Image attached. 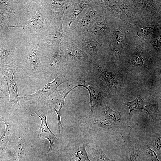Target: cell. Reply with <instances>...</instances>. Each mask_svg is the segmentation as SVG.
I'll return each instance as SVG.
<instances>
[{"label":"cell","instance_id":"obj_9","mask_svg":"<svg viewBox=\"0 0 161 161\" xmlns=\"http://www.w3.org/2000/svg\"><path fill=\"white\" fill-rule=\"evenodd\" d=\"M19 68L20 66L16 61L8 64H0V71L7 84L10 105L16 109L19 108L21 100L23 99V97L18 95L17 85L13 78L14 75Z\"/></svg>","mask_w":161,"mask_h":161},{"label":"cell","instance_id":"obj_13","mask_svg":"<svg viewBox=\"0 0 161 161\" xmlns=\"http://www.w3.org/2000/svg\"><path fill=\"white\" fill-rule=\"evenodd\" d=\"M74 89L68 87L63 91L57 90L45 100L49 105L50 112L55 111L56 112L58 116V126L62 125L61 119V111L64 105L65 98L68 94Z\"/></svg>","mask_w":161,"mask_h":161},{"label":"cell","instance_id":"obj_2","mask_svg":"<svg viewBox=\"0 0 161 161\" xmlns=\"http://www.w3.org/2000/svg\"><path fill=\"white\" fill-rule=\"evenodd\" d=\"M78 75L75 77L70 82L69 86L75 88L82 86L88 91L90 96V111L87 114L89 116L93 114L95 107L97 105H101L105 98H109L110 96L105 88L98 80H92L88 75Z\"/></svg>","mask_w":161,"mask_h":161},{"label":"cell","instance_id":"obj_17","mask_svg":"<svg viewBox=\"0 0 161 161\" xmlns=\"http://www.w3.org/2000/svg\"><path fill=\"white\" fill-rule=\"evenodd\" d=\"M97 71L100 79L112 92H116L118 87V82L115 75L106 68L100 65L97 66Z\"/></svg>","mask_w":161,"mask_h":161},{"label":"cell","instance_id":"obj_12","mask_svg":"<svg viewBox=\"0 0 161 161\" xmlns=\"http://www.w3.org/2000/svg\"><path fill=\"white\" fill-rule=\"evenodd\" d=\"M66 15V14L59 28H51L41 39L39 49H45L57 47H61L64 44L70 42L69 36L64 32L62 27Z\"/></svg>","mask_w":161,"mask_h":161},{"label":"cell","instance_id":"obj_26","mask_svg":"<svg viewBox=\"0 0 161 161\" xmlns=\"http://www.w3.org/2000/svg\"><path fill=\"white\" fill-rule=\"evenodd\" d=\"M94 161H116L114 159L109 158L105 154L101 148L99 147L94 149L92 152Z\"/></svg>","mask_w":161,"mask_h":161},{"label":"cell","instance_id":"obj_19","mask_svg":"<svg viewBox=\"0 0 161 161\" xmlns=\"http://www.w3.org/2000/svg\"><path fill=\"white\" fill-rule=\"evenodd\" d=\"M103 112L105 117L114 123L118 126L124 124L125 120L121 112L113 110L107 106L103 108Z\"/></svg>","mask_w":161,"mask_h":161},{"label":"cell","instance_id":"obj_20","mask_svg":"<svg viewBox=\"0 0 161 161\" xmlns=\"http://www.w3.org/2000/svg\"><path fill=\"white\" fill-rule=\"evenodd\" d=\"M92 0H78L77 3L74 6V10L73 13L69 20L68 29H70V27L71 23L76 19L77 17L89 5Z\"/></svg>","mask_w":161,"mask_h":161},{"label":"cell","instance_id":"obj_14","mask_svg":"<svg viewBox=\"0 0 161 161\" xmlns=\"http://www.w3.org/2000/svg\"><path fill=\"white\" fill-rule=\"evenodd\" d=\"M92 1L84 10L76 26L72 30L79 31H89L98 17V10Z\"/></svg>","mask_w":161,"mask_h":161},{"label":"cell","instance_id":"obj_31","mask_svg":"<svg viewBox=\"0 0 161 161\" xmlns=\"http://www.w3.org/2000/svg\"><path fill=\"white\" fill-rule=\"evenodd\" d=\"M6 149V147H5L3 148L0 147V156H1L4 152Z\"/></svg>","mask_w":161,"mask_h":161},{"label":"cell","instance_id":"obj_18","mask_svg":"<svg viewBox=\"0 0 161 161\" xmlns=\"http://www.w3.org/2000/svg\"><path fill=\"white\" fill-rule=\"evenodd\" d=\"M136 151L137 156L141 161H160L149 145H140Z\"/></svg>","mask_w":161,"mask_h":161},{"label":"cell","instance_id":"obj_6","mask_svg":"<svg viewBox=\"0 0 161 161\" xmlns=\"http://www.w3.org/2000/svg\"><path fill=\"white\" fill-rule=\"evenodd\" d=\"M78 1L41 0L52 28H59L60 27L64 13L68 8L75 4Z\"/></svg>","mask_w":161,"mask_h":161},{"label":"cell","instance_id":"obj_27","mask_svg":"<svg viewBox=\"0 0 161 161\" xmlns=\"http://www.w3.org/2000/svg\"><path fill=\"white\" fill-rule=\"evenodd\" d=\"M150 144L158 152L159 156L161 157V134L151 137L150 140Z\"/></svg>","mask_w":161,"mask_h":161},{"label":"cell","instance_id":"obj_28","mask_svg":"<svg viewBox=\"0 0 161 161\" xmlns=\"http://www.w3.org/2000/svg\"><path fill=\"white\" fill-rule=\"evenodd\" d=\"M5 80H0V98L9 100V94L7 84Z\"/></svg>","mask_w":161,"mask_h":161},{"label":"cell","instance_id":"obj_10","mask_svg":"<svg viewBox=\"0 0 161 161\" xmlns=\"http://www.w3.org/2000/svg\"><path fill=\"white\" fill-rule=\"evenodd\" d=\"M123 105L128 106L129 109V123L130 115L133 110L141 109L146 111L149 117H151L154 123L160 122L161 113L158 108V103L157 100L145 98L138 95L135 99L131 101L123 103Z\"/></svg>","mask_w":161,"mask_h":161},{"label":"cell","instance_id":"obj_23","mask_svg":"<svg viewBox=\"0 0 161 161\" xmlns=\"http://www.w3.org/2000/svg\"><path fill=\"white\" fill-rule=\"evenodd\" d=\"M16 161H24L26 157L25 140L20 139L17 143L14 151Z\"/></svg>","mask_w":161,"mask_h":161},{"label":"cell","instance_id":"obj_3","mask_svg":"<svg viewBox=\"0 0 161 161\" xmlns=\"http://www.w3.org/2000/svg\"><path fill=\"white\" fill-rule=\"evenodd\" d=\"M40 42V40L36 41L34 47L29 51H22L16 60L20 68L27 76L36 79L39 78L45 73L39 57Z\"/></svg>","mask_w":161,"mask_h":161},{"label":"cell","instance_id":"obj_11","mask_svg":"<svg viewBox=\"0 0 161 161\" xmlns=\"http://www.w3.org/2000/svg\"><path fill=\"white\" fill-rule=\"evenodd\" d=\"M69 78L63 73V69L58 71L54 80L47 83L41 89L35 92L28 95H25L23 99L25 101L34 100L45 101L49 96L57 90V88L63 83L68 81Z\"/></svg>","mask_w":161,"mask_h":161},{"label":"cell","instance_id":"obj_7","mask_svg":"<svg viewBox=\"0 0 161 161\" xmlns=\"http://www.w3.org/2000/svg\"><path fill=\"white\" fill-rule=\"evenodd\" d=\"M39 50L40 58L45 72L55 78L60 66L66 61L64 52L60 47Z\"/></svg>","mask_w":161,"mask_h":161},{"label":"cell","instance_id":"obj_25","mask_svg":"<svg viewBox=\"0 0 161 161\" xmlns=\"http://www.w3.org/2000/svg\"><path fill=\"white\" fill-rule=\"evenodd\" d=\"M88 144H84L75 150L73 155L75 161H90L86 150V147Z\"/></svg>","mask_w":161,"mask_h":161},{"label":"cell","instance_id":"obj_15","mask_svg":"<svg viewBox=\"0 0 161 161\" xmlns=\"http://www.w3.org/2000/svg\"><path fill=\"white\" fill-rule=\"evenodd\" d=\"M11 40L6 44L0 43V64H8L16 61L22 51L17 43Z\"/></svg>","mask_w":161,"mask_h":161},{"label":"cell","instance_id":"obj_32","mask_svg":"<svg viewBox=\"0 0 161 161\" xmlns=\"http://www.w3.org/2000/svg\"><path fill=\"white\" fill-rule=\"evenodd\" d=\"M5 119L0 115V121H4Z\"/></svg>","mask_w":161,"mask_h":161},{"label":"cell","instance_id":"obj_22","mask_svg":"<svg viewBox=\"0 0 161 161\" xmlns=\"http://www.w3.org/2000/svg\"><path fill=\"white\" fill-rule=\"evenodd\" d=\"M92 123L95 125L103 128L114 129L118 128L114 123L105 117L97 116L94 117Z\"/></svg>","mask_w":161,"mask_h":161},{"label":"cell","instance_id":"obj_8","mask_svg":"<svg viewBox=\"0 0 161 161\" xmlns=\"http://www.w3.org/2000/svg\"><path fill=\"white\" fill-rule=\"evenodd\" d=\"M61 47L65 53L66 65L68 67L78 71L88 69L91 66L92 60L74 44L68 42Z\"/></svg>","mask_w":161,"mask_h":161},{"label":"cell","instance_id":"obj_4","mask_svg":"<svg viewBox=\"0 0 161 161\" xmlns=\"http://www.w3.org/2000/svg\"><path fill=\"white\" fill-rule=\"evenodd\" d=\"M32 0L0 1V14L15 27L27 16Z\"/></svg>","mask_w":161,"mask_h":161},{"label":"cell","instance_id":"obj_16","mask_svg":"<svg viewBox=\"0 0 161 161\" xmlns=\"http://www.w3.org/2000/svg\"><path fill=\"white\" fill-rule=\"evenodd\" d=\"M34 112L36 114L37 116L40 117L41 120V124L38 131L39 134L47 139L49 142L50 147L46 152V153H48L57 146L59 143L58 140L47 125L46 120L47 111L41 110L40 112L38 108L37 110Z\"/></svg>","mask_w":161,"mask_h":161},{"label":"cell","instance_id":"obj_29","mask_svg":"<svg viewBox=\"0 0 161 161\" xmlns=\"http://www.w3.org/2000/svg\"><path fill=\"white\" fill-rule=\"evenodd\" d=\"M130 62L133 65L138 66H142L144 64L143 58L139 55H133L130 59Z\"/></svg>","mask_w":161,"mask_h":161},{"label":"cell","instance_id":"obj_24","mask_svg":"<svg viewBox=\"0 0 161 161\" xmlns=\"http://www.w3.org/2000/svg\"><path fill=\"white\" fill-rule=\"evenodd\" d=\"M4 122L5 124V128L3 134L0 138V145L10 141L14 131L13 126L8 120L5 119Z\"/></svg>","mask_w":161,"mask_h":161},{"label":"cell","instance_id":"obj_30","mask_svg":"<svg viewBox=\"0 0 161 161\" xmlns=\"http://www.w3.org/2000/svg\"><path fill=\"white\" fill-rule=\"evenodd\" d=\"M128 156V161H138L134 152V148L132 145L131 142H129Z\"/></svg>","mask_w":161,"mask_h":161},{"label":"cell","instance_id":"obj_5","mask_svg":"<svg viewBox=\"0 0 161 161\" xmlns=\"http://www.w3.org/2000/svg\"><path fill=\"white\" fill-rule=\"evenodd\" d=\"M66 34L69 37L70 42L75 44L92 60L99 55L101 45L96 41L95 36L90 31H79L69 29Z\"/></svg>","mask_w":161,"mask_h":161},{"label":"cell","instance_id":"obj_21","mask_svg":"<svg viewBox=\"0 0 161 161\" xmlns=\"http://www.w3.org/2000/svg\"><path fill=\"white\" fill-rule=\"evenodd\" d=\"M105 20L99 19L95 22L89 30L95 36H103L106 33L108 27Z\"/></svg>","mask_w":161,"mask_h":161},{"label":"cell","instance_id":"obj_1","mask_svg":"<svg viewBox=\"0 0 161 161\" xmlns=\"http://www.w3.org/2000/svg\"><path fill=\"white\" fill-rule=\"evenodd\" d=\"M38 4L36 12L26 21H22L15 26L19 34L23 37L37 41L41 40L52 28L49 23L46 11L40 0H36Z\"/></svg>","mask_w":161,"mask_h":161}]
</instances>
